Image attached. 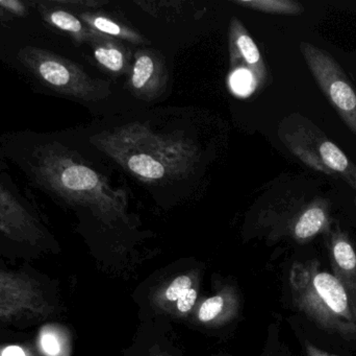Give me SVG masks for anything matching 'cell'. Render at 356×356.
Instances as JSON below:
<instances>
[{
  "label": "cell",
  "mask_w": 356,
  "mask_h": 356,
  "mask_svg": "<svg viewBox=\"0 0 356 356\" xmlns=\"http://www.w3.org/2000/svg\"><path fill=\"white\" fill-rule=\"evenodd\" d=\"M91 142L127 173L147 184L179 180L198 162L196 144L184 136L156 131L146 123H131L102 132Z\"/></svg>",
  "instance_id": "obj_1"
},
{
  "label": "cell",
  "mask_w": 356,
  "mask_h": 356,
  "mask_svg": "<svg viewBox=\"0 0 356 356\" xmlns=\"http://www.w3.org/2000/svg\"><path fill=\"white\" fill-rule=\"evenodd\" d=\"M33 173L56 196L89 207L104 217L121 215L127 207L125 192L113 187L104 175L60 144L42 146L35 155Z\"/></svg>",
  "instance_id": "obj_2"
},
{
  "label": "cell",
  "mask_w": 356,
  "mask_h": 356,
  "mask_svg": "<svg viewBox=\"0 0 356 356\" xmlns=\"http://www.w3.org/2000/svg\"><path fill=\"white\" fill-rule=\"evenodd\" d=\"M307 265L311 282L298 292L299 309L322 330L355 340L356 316L348 293L334 274L320 271L317 261Z\"/></svg>",
  "instance_id": "obj_3"
},
{
  "label": "cell",
  "mask_w": 356,
  "mask_h": 356,
  "mask_svg": "<svg viewBox=\"0 0 356 356\" xmlns=\"http://www.w3.org/2000/svg\"><path fill=\"white\" fill-rule=\"evenodd\" d=\"M278 136L307 167L332 177L342 178L356 189V165L313 123L301 116H290L280 123Z\"/></svg>",
  "instance_id": "obj_4"
},
{
  "label": "cell",
  "mask_w": 356,
  "mask_h": 356,
  "mask_svg": "<svg viewBox=\"0 0 356 356\" xmlns=\"http://www.w3.org/2000/svg\"><path fill=\"white\" fill-rule=\"evenodd\" d=\"M20 58L42 83L58 93L85 102H99L112 94L108 82L90 77L81 66L54 52L29 46Z\"/></svg>",
  "instance_id": "obj_5"
},
{
  "label": "cell",
  "mask_w": 356,
  "mask_h": 356,
  "mask_svg": "<svg viewBox=\"0 0 356 356\" xmlns=\"http://www.w3.org/2000/svg\"><path fill=\"white\" fill-rule=\"evenodd\" d=\"M300 52L324 95L345 125L356 136V91L334 56L309 42H301Z\"/></svg>",
  "instance_id": "obj_6"
},
{
  "label": "cell",
  "mask_w": 356,
  "mask_h": 356,
  "mask_svg": "<svg viewBox=\"0 0 356 356\" xmlns=\"http://www.w3.org/2000/svg\"><path fill=\"white\" fill-rule=\"evenodd\" d=\"M168 69L164 56L156 49L136 52L129 69V88L138 100L152 102L166 91Z\"/></svg>",
  "instance_id": "obj_7"
},
{
  "label": "cell",
  "mask_w": 356,
  "mask_h": 356,
  "mask_svg": "<svg viewBox=\"0 0 356 356\" xmlns=\"http://www.w3.org/2000/svg\"><path fill=\"white\" fill-rule=\"evenodd\" d=\"M228 36L232 70L244 69L249 71L252 75L257 88L263 87L268 77L263 56L246 27L236 17L230 21Z\"/></svg>",
  "instance_id": "obj_8"
},
{
  "label": "cell",
  "mask_w": 356,
  "mask_h": 356,
  "mask_svg": "<svg viewBox=\"0 0 356 356\" xmlns=\"http://www.w3.org/2000/svg\"><path fill=\"white\" fill-rule=\"evenodd\" d=\"M330 250L334 275L340 280L348 293L356 316V252L346 233L337 229L328 234Z\"/></svg>",
  "instance_id": "obj_9"
},
{
  "label": "cell",
  "mask_w": 356,
  "mask_h": 356,
  "mask_svg": "<svg viewBox=\"0 0 356 356\" xmlns=\"http://www.w3.org/2000/svg\"><path fill=\"white\" fill-rule=\"evenodd\" d=\"M90 44L93 48L96 62L108 72L116 75L129 72L133 59L131 52L123 42L95 33V37Z\"/></svg>",
  "instance_id": "obj_10"
},
{
  "label": "cell",
  "mask_w": 356,
  "mask_h": 356,
  "mask_svg": "<svg viewBox=\"0 0 356 356\" xmlns=\"http://www.w3.org/2000/svg\"><path fill=\"white\" fill-rule=\"evenodd\" d=\"M330 229V206L325 201L312 203L301 211L293 227L294 238L305 242Z\"/></svg>",
  "instance_id": "obj_11"
},
{
  "label": "cell",
  "mask_w": 356,
  "mask_h": 356,
  "mask_svg": "<svg viewBox=\"0 0 356 356\" xmlns=\"http://www.w3.org/2000/svg\"><path fill=\"white\" fill-rule=\"evenodd\" d=\"M0 230L8 233H33L35 221L20 203L0 185Z\"/></svg>",
  "instance_id": "obj_12"
},
{
  "label": "cell",
  "mask_w": 356,
  "mask_h": 356,
  "mask_svg": "<svg viewBox=\"0 0 356 356\" xmlns=\"http://www.w3.org/2000/svg\"><path fill=\"white\" fill-rule=\"evenodd\" d=\"M79 19L89 29L100 35L108 36L121 42H129L133 44L146 43L147 40L129 25L118 22L112 17L100 13L85 12L79 15Z\"/></svg>",
  "instance_id": "obj_13"
},
{
  "label": "cell",
  "mask_w": 356,
  "mask_h": 356,
  "mask_svg": "<svg viewBox=\"0 0 356 356\" xmlns=\"http://www.w3.org/2000/svg\"><path fill=\"white\" fill-rule=\"evenodd\" d=\"M44 19L52 26L69 33L79 43H91L95 31L87 26L79 17L60 8L45 10Z\"/></svg>",
  "instance_id": "obj_14"
},
{
  "label": "cell",
  "mask_w": 356,
  "mask_h": 356,
  "mask_svg": "<svg viewBox=\"0 0 356 356\" xmlns=\"http://www.w3.org/2000/svg\"><path fill=\"white\" fill-rule=\"evenodd\" d=\"M234 3L267 14L299 15L305 12L302 4L293 0H236Z\"/></svg>",
  "instance_id": "obj_15"
},
{
  "label": "cell",
  "mask_w": 356,
  "mask_h": 356,
  "mask_svg": "<svg viewBox=\"0 0 356 356\" xmlns=\"http://www.w3.org/2000/svg\"><path fill=\"white\" fill-rule=\"evenodd\" d=\"M230 84H232V89L241 95H248L257 89L252 75L244 69L232 70Z\"/></svg>",
  "instance_id": "obj_16"
},
{
  "label": "cell",
  "mask_w": 356,
  "mask_h": 356,
  "mask_svg": "<svg viewBox=\"0 0 356 356\" xmlns=\"http://www.w3.org/2000/svg\"><path fill=\"white\" fill-rule=\"evenodd\" d=\"M223 298L220 296L211 297L207 299L199 309V319L202 322H209L215 319L223 309Z\"/></svg>",
  "instance_id": "obj_17"
},
{
  "label": "cell",
  "mask_w": 356,
  "mask_h": 356,
  "mask_svg": "<svg viewBox=\"0 0 356 356\" xmlns=\"http://www.w3.org/2000/svg\"><path fill=\"white\" fill-rule=\"evenodd\" d=\"M311 282V271L309 265L296 263L291 271V284L296 292L305 290Z\"/></svg>",
  "instance_id": "obj_18"
},
{
  "label": "cell",
  "mask_w": 356,
  "mask_h": 356,
  "mask_svg": "<svg viewBox=\"0 0 356 356\" xmlns=\"http://www.w3.org/2000/svg\"><path fill=\"white\" fill-rule=\"evenodd\" d=\"M191 288H192L191 278L186 275L179 276L167 288L166 298L169 301H177Z\"/></svg>",
  "instance_id": "obj_19"
},
{
  "label": "cell",
  "mask_w": 356,
  "mask_h": 356,
  "mask_svg": "<svg viewBox=\"0 0 356 356\" xmlns=\"http://www.w3.org/2000/svg\"><path fill=\"white\" fill-rule=\"evenodd\" d=\"M0 8L2 10L16 15V16H26L27 10L24 4L18 0H0Z\"/></svg>",
  "instance_id": "obj_20"
},
{
  "label": "cell",
  "mask_w": 356,
  "mask_h": 356,
  "mask_svg": "<svg viewBox=\"0 0 356 356\" xmlns=\"http://www.w3.org/2000/svg\"><path fill=\"white\" fill-rule=\"evenodd\" d=\"M196 298L197 293L194 288L186 291V294L182 295L177 301L178 311L184 314L190 311L193 305H194L195 301H196Z\"/></svg>",
  "instance_id": "obj_21"
},
{
  "label": "cell",
  "mask_w": 356,
  "mask_h": 356,
  "mask_svg": "<svg viewBox=\"0 0 356 356\" xmlns=\"http://www.w3.org/2000/svg\"><path fill=\"white\" fill-rule=\"evenodd\" d=\"M42 347L47 355L54 356L60 351V344L56 336L50 334H45L42 336Z\"/></svg>",
  "instance_id": "obj_22"
},
{
  "label": "cell",
  "mask_w": 356,
  "mask_h": 356,
  "mask_svg": "<svg viewBox=\"0 0 356 356\" xmlns=\"http://www.w3.org/2000/svg\"><path fill=\"white\" fill-rule=\"evenodd\" d=\"M307 353L309 356H337L321 350L311 343H307Z\"/></svg>",
  "instance_id": "obj_23"
},
{
  "label": "cell",
  "mask_w": 356,
  "mask_h": 356,
  "mask_svg": "<svg viewBox=\"0 0 356 356\" xmlns=\"http://www.w3.org/2000/svg\"><path fill=\"white\" fill-rule=\"evenodd\" d=\"M2 356H25L24 351L17 346L8 347L2 353Z\"/></svg>",
  "instance_id": "obj_24"
},
{
  "label": "cell",
  "mask_w": 356,
  "mask_h": 356,
  "mask_svg": "<svg viewBox=\"0 0 356 356\" xmlns=\"http://www.w3.org/2000/svg\"><path fill=\"white\" fill-rule=\"evenodd\" d=\"M0 19H6V14L1 8H0Z\"/></svg>",
  "instance_id": "obj_25"
},
{
  "label": "cell",
  "mask_w": 356,
  "mask_h": 356,
  "mask_svg": "<svg viewBox=\"0 0 356 356\" xmlns=\"http://www.w3.org/2000/svg\"><path fill=\"white\" fill-rule=\"evenodd\" d=\"M353 202H355V208H356V196H355V201H353Z\"/></svg>",
  "instance_id": "obj_26"
},
{
  "label": "cell",
  "mask_w": 356,
  "mask_h": 356,
  "mask_svg": "<svg viewBox=\"0 0 356 356\" xmlns=\"http://www.w3.org/2000/svg\"><path fill=\"white\" fill-rule=\"evenodd\" d=\"M0 290H1V282H0Z\"/></svg>",
  "instance_id": "obj_27"
}]
</instances>
